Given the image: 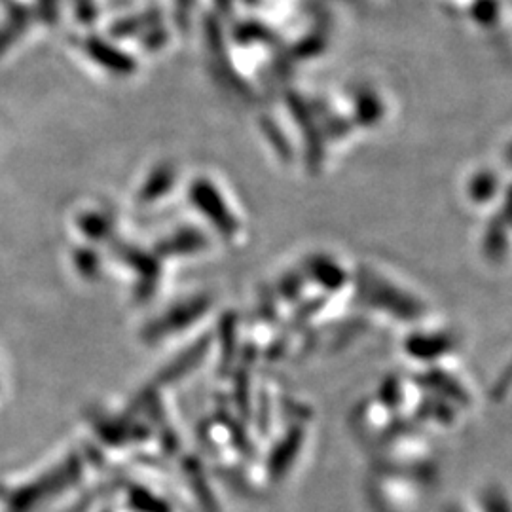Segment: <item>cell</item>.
Segmentation results:
<instances>
[{"label":"cell","instance_id":"8","mask_svg":"<svg viewBox=\"0 0 512 512\" xmlns=\"http://www.w3.org/2000/svg\"><path fill=\"white\" fill-rule=\"evenodd\" d=\"M507 158H509V160H511V164H512V147H511V150H509V152H507Z\"/></svg>","mask_w":512,"mask_h":512},{"label":"cell","instance_id":"7","mask_svg":"<svg viewBox=\"0 0 512 512\" xmlns=\"http://www.w3.org/2000/svg\"><path fill=\"white\" fill-rule=\"evenodd\" d=\"M505 209H507V220H509V222H512V190L511 196L507 198V203H505Z\"/></svg>","mask_w":512,"mask_h":512},{"label":"cell","instance_id":"1","mask_svg":"<svg viewBox=\"0 0 512 512\" xmlns=\"http://www.w3.org/2000/svg\"><path fill=\"white\" fill-rule=\"evenodd\" d=\"M359 294L368 304L378 306L382 310L393 311L397 313V317H404V319L420 317V306L410 296L401 293L399 289L389 285L374 272H368L366 268L359 272Z\"/></svg>","mask_w":512,"mask_h":512},{"label":"cell","instance_id":"6","mask_svg":"<svg viewBox=\"0 0 512 512\" xmlns=\"http://www.w3.org/2000/svg\"><path fill=\"white\" fill-rule=\"evenodd\" d=\"M494 190L495 177L486 175V177H480L478 181H475V186H473V196L482 202V200H486L488 196H492V192H494Z\"/></svg>","mask_w":512,"mask_h":512},{"label":"cell","instance_id":"3","mask_svg":"<svg viewBox=\"0 0 512 512\" xmlns=\"http://www.w3.org/2000/svg\"><path fill=\"white\" fill-rule=\"evenodd\" d=\"M505 226L509 224H501V220H495L488 230L486 236V255L490 260H499L505 249H507V239H505Z\"/></svg>","mask_w":512,"mask_h":512},{"label":"cell","instance_id":"5","mask_svg":"<svg viewBox=\"0 0 512 512\" xmlns=\"http://www.w3.org/2000/svg\"><path fill=\"white\" fill-rule=\"evenodd\" d=\"M380 112H382V109H380L378 101H376L372 95L361 97V101H359V114H361V120H363L365 124L376 122L378 116H380Z\"/></svg>","mask_w":512,"mask_h":512},{"label":"cell","instance_id":"2","mask_svg":"<svg viewBox=\"0 0 512 512\" xmlns=\"http://www.w3.org/2000/svg\"><path fill=\"white\" fill-rule=\"evenodd\" d=\"M310 268L313 277L329 289H336L344 283L342 270L334 262H330L329 258H313L310 262Z\"/></svg>","mask_w":512,"mask_h":512},{"label":"cell","instance_id":"4","mask_svg":"<svg viewBox=\"0 0 512 512\" xmlns=\"http://www.w3.org/2000/svg\"><path fill=\"white\" fill-rule=\"evenodd\" d=\"M294 114L298 116V122L302 124V128L306 131V139H308V145H310L311 152V162H315V164H319V160H321V148H319V137L315 135V128H313V124H311L310 118L306 116V109H304V105L300 103V101H294L293 103Z\"/></svg>","mask_w":512,"mask_h":512}]
</instances>
